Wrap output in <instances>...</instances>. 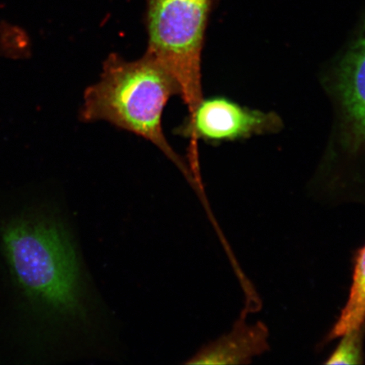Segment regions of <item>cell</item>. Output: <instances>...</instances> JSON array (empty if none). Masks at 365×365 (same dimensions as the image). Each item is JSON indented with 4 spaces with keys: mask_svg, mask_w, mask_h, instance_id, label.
<instances>
[{
    "mask_svg": "<svg viewBox=\"0 0 365 365\" xmlns=\"http://www.w3.org/2000/svg\"><path fill=\"white\" fill-rule=\"evenodd\" d=\"M173 96H180L176 81L148 53L128 61L116 53L103 63L100 79L86 88L81 109L83 122L104 121L150 141L195 182L190 166L163 133V114Z\"/></svg>",
    "mask_w": 365,
    "mask_h": 365,
    "instance_id": "obj_1",
    "label": "cell"
},
{
    "mask_svg": "<svg viewBox=\"0 0 365 365\" xmlns=\"http://www.w3.org/2000/svg\"><path fill=\"white\" fill-rule=\"evenodd\" d=\"M9 262L27 294L54 313L91 325L90 305L74 245L53 220H20L4 232Z\"/></svg>",
    "mask_w": 365,
    "mask_h": 365,
    "instance_id": "obj_2",
    "label": "cell"
},
{
    "mask_svg": "<svg viewBox=\"0 0 365 365\" xmlns=\"http://www.w3.org/2000/svg\"><path fill=\"white\" fill-rule=\"evenodd\" d=\"M217 0H145L147 52L170 73L194 112L202 101L205 31Z\"/></svg>",
    "mask_w": 365,
    "mask_h": 365,
    "instance_id": "obj_3",
    "label": "cell"
},
{
    "mask_svg": "<svg viewBox=\"0 0 365 365\" xmlns=\"http://www.w3.org/2000/svg\"><path fill=\"white\" fill-rule=\"evenodd\" d=\"M275 114L250 110L225 98L204 99L175 133L190 140L188 158L196 188L203 191L199 166L198 141L221 143L266 133L279 128Z\"/></svg>",
    "mask_w": 365,
    "mask_h": 365,
    "instance_id": "obj_4",
    "label": "cell"
},
{
    "mask_svg": "<svg viewBox=\"0 0 365 365\" xmlns=\"http://www.w3.org/2000/svg\"><path fill=\"white\" fill-rule=\"evenodd\" d=\"M337 91L349 143L365 150V22L362 35L341 63Z\"/></svg>",
    "mask_w": 365,
    "mask_h": 365,
    "instance_id": "obj_5",
    "label": "cell"
},
{
    "mask_svg": "<svg viewBox=\"0 0 365 365\" xmlns=\"http://www.w3.org/2000/svg\"><path fill=\"white\" fill-rule=\"evenodd\" d=\"M269 349L268 330L261 322L248 325L245 318L236 323L234 330L211 345L205 346L188 362L196 364H250Z\"/></svg>",
    "mask_w": 365,
    "mask_h": 365,
    "instance_id": "obj_6",
    "label": "cell"
},
{
    "mask_svg": "<svg viewBox=\"0 0 365 365\" xmlns=\"http://www.w3.org/2000/svg\"><path fill=\"white\" fill-rule=\"evenodd\" d=\"M362 326H365V245L355 255L348 299L327 340L339 339L345 333Z\"/></svg>",
    "mask_w": 365,
    "mask_h": 365,
    "instance_id": "obj_7",
    "label": "cell"
},
{
    "mask_svg": "<svg viewBox=\"0 0 365 365\" xmlns=\"http://www.w3.org/2000/svg\"><path fill=\"white\" fill-rule=\"evenodd\" d=\"M364 335L365 326H362L341 336L339 345L327 358L325 364L346 365L364 364Z\"/></svg>",
    "mask_w": 365,
    "mask_h": 365,
    "instance_id": "obj_8",
    "label": "cell"
}]
</instances>
